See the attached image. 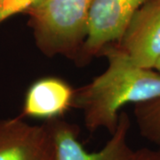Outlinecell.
I'll return each instance as SVG.
<instances>
[{
	"instance_id": "8",
	"label": "cell",
	"mask_w": 160,
	"mask_h": 160,
	"mask_svg": "<svg viewBox=\"0 0 160 160\" xmlns=\"http://www.w3.org/2000/svg\"><path fill=\"white\" fill-rule=\"evenodd\" d=\"M134 117L141 134L160 148V97L134 105Z\"/></svg>"
},
{
	"instance_id": "5",
	"label": "cell",
	"mask_w": 160,
	"mask_h": 160,
	"mask_svg": "<svg viewBox=\"0 0 160 160\" xmlns=\"http://www.w3.org/2000/svg\"><path fill=\"white\" fill-rule=\"evenodd\" d=\"M0 160H55L46 122L31 125L22 116L0 119Z\"/></svg>"
},
{
	"instance_id": "11",
	"label": "cell",
	"mask_w": 160,
	"mask_h": 160,
	"mask_svg": "<svg viewBox=\"0 0 160 160\" xmlns=\"http://www.w3.org/2000/svg\"><path fill=\"white\" fill-rule=\"evenodd\" d=\"M157 72H158L160 74V58H159V60L157 62V63H156V65H155V67H154V69Z\"/></svg>"
},
{
	"instance_id": "12",
	"label": "cell",
	"mask_w": 160,
	"mask_h": 160,
	"mask_svg": "<svg viewBox=\"0 0 160 160\" xmlns=\"http://www.w3.org/2000/svg\"><path fill=\"white\" fill-rule=\"evenodd\" d=\"M157 1H158V2H160V0H157Z\"/></svg>"
},
{
	"instance_id": "4",
	"label": "cell",
	"mask_w": 160,
	"mask_h": 160,
	"mask_svg": "<svg viewBox=\"0 0 160 160\" xmlns=\"http://www.w3.org/2000/svg\"><path fill=\"white\" fill-rule=\"evenodd\" d=\"M149 0H94L89 32L77 63L86 64L102 55L108 46L117 44L132 18Z\"/></svg>"
},
{
	"instance_id": "3",
	"label": "cell",
	"mask_w": 160,
	"mask_h": 160,
	"mask_svg": "<svg viewBox=\"0 0 160 160\" xmlns=\"http://www.w3.org/2000/svg\"><path fill=\"white\" fill-rule=\"evenodd\" d=\"M47 126L55 149V160H128L133 152L129 144L131 119L126 112L120 113L117 128L100 150L88 152L78 140V127L62 118L48 120Z\"/></svg>"
},
{
	"instance_id": "10",
	"label": "cell",
	"mask_w": 160,
	"mask_h": 160,
	"mask_svg": "<svg viewBox=\"0 0 160 160\" xmlns=\"http://www.w3.org/2000/svg\"><path fill=\"white\" fill-rule=\"evenodd\" d=\"M128 160H160V148L158 149L143 148L133 150Z\"/></svg>"
},
{
	"instance_id": "1",
	"label": "cell",
	"mask_w": 160,
	"mask_h": 160,
	"mask_svg": "<svg viewBox=\"0 0 160 160\" xmlns=\"http://www.w3.org/2000/svg\"><path fill=\"white\" fill-rule=\"evenodd\" d=\"M102 55L107 58V68L88 84L75 89L73 108L82 112L89 132L104 129L111 134L126 105L160 97V74L135 65L116 45L108 46Z\"/></svg>"
},
{
	"instance_id": "6",
	"label": "cell",
	"mask_w": 160,
	"mask_h": 160,
	"mask_svg": "<svg viewBox=\"0 0 160 160\" xmlns=\"http://www.w3.org/2000/svg\"><path fill=\"white\" fill-rule=\"evenodd\" d=\"M114 45L135 65L154 69L160 58V2L149 0L142 6Z\"/></svg>"
},
{
	"instance_id": "7",
	"label": "cell",
	"mask_w": 160,
	"mask_h": 160,
	"mask_svg": "<svg viewBox=\"0 0 160 160\" xmlns=\"http://www.w3.org/2000/svg\"><path fill=\"white\" fill-rule=\"evenodd\" d=\"M74 95V88L62 78H41L26 92L22 117L45 121L61 118L73 108Z\"/></svg>"
},
{
	"instance_id": "2",
	"label": "cell",
	"mask_w": 160,
	"mask_h": 160,
	"mask_svg": "<svg viewBox=\"0 0 160 160\" xmlns=\"http://www.w3.org/2000/svg\"><path fill=\"white\" fill-rule=\"evenodd\" d=\"M94 0H37L28 16L35 44L47 57L78 61L89 32Z\"/></svg>"
},
{
	"instance_id": "9",
	"label": "cell",
	"mask_w": 160,
	"mask_h": 160,
	"mask_svg": "<svg viewBox=\"0 0 160 160\" xmlns=\"http://www.w3.org/2000/svg\"><path fill=\"white\" fill-rule=\"evenodd\" d=\"M37 0H0V23L13 15L23 13Z\"/></svg>"
}]
</instances>
